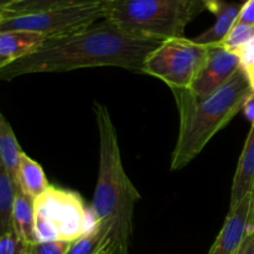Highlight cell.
Wrapping results in <instances>:
<instances>
[{"label": "cell", "mask_w": 254, "mask_h": 254, "mask_svg": "<svg viewBox=\"0 0 254 254\" xmlns=\"http://www.w3.org/2000/svg\"><path fill=\"white\" fill-rule=\"evenodd\" d=\"M22 254H34V253H32V252H31V250H30V246H29V247H27V250H26V251H25V252H24V253H22Z\"/></svg>", "instance_id": "29"}, {"label": "cell", "mask_w": 254, "mask_h": 254, "mask_svg": "<svg viewBox=\"0 0 254 254\" xmlns=\"http://www.w3.org/2000/svg\"><path fill=\"white\" fill-rule=\"evenodd\" d=\"M17 185L6 170L0 166V230L1 233L14 231L12 212L17 193Z\"/></svg>", "instance_id": "17"}, {"label": "cell", "mask_w": 254, "mask_h": 254, "mask_svg": "<svg viewBox=\"0 0 254 254\" xmlns=\"http://www.w3.org/2000/svg\"><path fill=\"white\" fill-rule=\"evenodd\" d=\"M161 42L103 19L74 34L46 40L34 54L0 68V78L11 81L25 74L93 67H118L143 73L145 59Z\"/></svg>", "instance_id": "1"}, {"label": "cell", "mask_w": 254, "mask_h": 254, "mask_svg": "<svg viewBox=\"0 0 254 254\" xmlns=\"http://www.w3.org/2000/svg\"><path fill=\"white\" fill-rule=\"evenodd\" d=\"M111 254H129V245L113 241V248H112Z\"/></svg>", "instance_id": "26"}, {"label": "cell", "mask_w": 254, "mask_h": 254, "mask_svg": "<svg viewBox=\"0 0 254 254\" xmlns=\"http://www.w3.org/2000/svg\"><path fill=\"white\" fill-rule=\"evenodd\" d=\"M24 154L16 135L11 128L10 122L5 118L4 114H0V159L1 166L9 173L12 180L17 185V174L21 156Z\"/></svg>", "instance_id": "16"}, {"label": "cell", "mask_w": 254, "mask_h": 254, "mask_svg": "<svg viewBox=\"0 0 254 254\" xmlns=\"http://www.w3.org/2000/svg\"><path fill=\"white\" fill-rule=\"evenodd\" d=\"M107 2L77 5L0 19V31H32L44 35L47 40L67 36L106 19Z\"/></svg>", "instance_id": "7"}, {"label": "cell", "mask_w": 254, "mask_h": 254, "mask_svg": "<svg viewBox=\"0 0 254 254\" xmlns=\"http://www.w3.org/2000/svg\"><path fill=\"white\" fill-rule=\"evenodd\" d=\"M50 186L51 185L47 181L42 166L29 155L22 154L17 174V188L27 196L36 200L49 190Z\"/></svg>", "instance_id": "15"}, {"label": "cell", "mask_w": 254, "mask_h": 254, "mask_svg": "<svg viewBox=\"0 0 254 254\" xmlns=\"http://www.w3.org/2000/svg\"><path fill=\"white\" fill-rule=\"evenodd\" d=\"M243 114H245L246 119L251 123V126L254 123V91L251 93V96L246 99L245 104H243Z\"/></svg>", "instance_id": "25"}, {"label": "cell", "mask_w": 254, "mask_h": 254, "mask_svg": "<svg viewBox=\"0 0 254 254\" xmlns=\"http://www.w3.org/2000/svg\"><path fill=\"white\" fill-rule=\"evenodd\" d=\"M210 0H109L106 19L128 31L165 41L183 37Z\"/></svg>", "instance_id": "4"}, {"label": "cell", "mask_w": 254, "mask_h": 254, "mask_svg": "<svg viewBox=\"0 0 254 254\" xmlns=\"http://www.w3.org/2000/svg\"><path fill=\"white\" fill-rule=\"evenodd\" d=\"M112 248H113V240H109L94 254H111Z\"/></svg>", "instance_id": "27"}, {"label": "cell", "mask_w": 254, "mask_h": 254, "mask_svg": "<svg viewBox=\"0 0 254 254\" xmlns=\"http://www.w3.org/2000/svg\"><path fill=\"white\" fill-rule=\"evenodd\" d=\"M254 40V25L252 24H237L233 26V29L228 32L227 36L218 42V46L223 47L225 50L237 54L238 51L251 44Z\"/></svg>", "instance_id": "19"}, {"label": "cell", "mask_w": 254, "mask_h": 254, "mask_svg": "<svg viewBox=\"0 0 254 254\" xmlns=\"http://www.w3.org/2000/svg\"><path fill=\"white\" fill-rule=\"evenodd\" d=\"M29 246L22 242L15 231L1 233L0 236V254H22Z\"/></svg>", "instance_id": "20"}, {"label": "cell", "mask_w": 254, "mask_h": 254, "mask_svg": "<svg viewBox=\"0 0 254 254\" xmlns=\"http://www.w3.org/2000/svg\"><path fill=\"white\" fill-rule=\"evenodd\" d=\"M107 1L109 0H0V19L22 16V15L61 9V7Z\"/></svg>", "instance_id": "13"}, {"label": "cell", "mask_w": 254, "mask_h": 254, "mask_svg": "<svg viewBox=\"0 0 254 254\" xmlns=\"http://www.w3.org/2000/svg\"><path fill=\"white\" fill-rule=\"evenodd\" d=\"M254 185V123L246 139L242 154L238 159L237 169L231 188L230 207L240 203L251 195Z\"/></svg>", "instance_id": "12"}, {"label": "cell", "mask_w": 254, "mask_h": 254, "mask_svg": "<svg viewBox=\"0 0 254 254\" xmlns=\"http://www.w3.org/2000/svg\"><path fill=\"white\" fill-rule=\"evenodd\" d=\"M237 55L241 59V66L245 69L254 91V40L247 46L243 47L241 51H238Z\"/></svg>", "instance_id": "22"}, {"label": "cell", "mask_w": 254, "mask_h": 254, "mask_svg": "<svg viewBox=\"0 0 254 254\" xmlns=\"http://www.w3.org/2000/svg\"><path fill=\"white\" fill-rule=\"evenodd\" d=\"M210 50L211 45H201L193 39H168L148 55L143 73L161 79L171 91L189 89L202 69Z\"/></svg>", "instance_id": "6"}, {"label": "cell", "mask_w": 254, "mask_h": 254, "mask_svg": "<svg viewBox=\"0 0 254 254\" xmlns=\"http://www.w3.org/2000/svg\"><path fill=\"white\" fill-rule=\"evenodd\" d=\"M12 226L17 237L31 246L37 243L35 230V200L17 189L12 212Z\"/></svg>", "instance_id": "14"}, {"label": "cell", "mask_w": 254, "mask_h": 254, "mask_svg": "<svg viewBox=\"0 0 254 254\" xmlns=\"http://www.w3.org/2000/svg\"><path fill=\"white\" fill-rule=\"evenodd\" d=\"M96 222L81 196L74 191L50 186L35 200L37 243L52 241L74 242L88 233Z\"/></svg>", "instance_id": "5"}, {"label": "cell", "mask_w": 254, "mask_h": 254, "mask_svg": "<svg viewBox=\"0 0 254 254\" xmlns=\"http://www.w3.org/2000/svg\"><path fill=\"white\" fill-rule=\"evenodd\" d=\"M237 22L254 25V0H248L242 5V10H241Z\"/></svg>", "instance_id": "23"}, {"label": "cell", "mask_w": 254, "mask_h": 254, "mask_svg": "<svg viewBox=\"0 0 254 254\" xmlns=\"http://www.w3.org/2000/svg\"><path fill=\"white\" fill-rule=\"evenodd\" d=\"M46 40L44 35L32 31H0V68L34 54Z\"/></svg>", "instance_id": "10"}, {"label": "cell", "mask_w": 254, "mask_h": 254, "mask_svg": "<svg viewBox=\"0 0 254 254\" xmlns=\"http://www.w3.org/2000/svg\"><path fill=\"white\" fill-rule=\"evenodd\" d=\"M252 197L247 196L240 203L230 207L225 223L208 254H237L250 230Z\"/></svg>", "instance_id": "9"}, {"label": "cell", "mask_w": 254, "mask_h": 254, "mask_svg": "<svg viewBox=\"0 0 254 254\" xmlns=\"http://www.w3.org/2000/svg\"><path fill=\"white\" fill-rule=\"evenodd\" d=\"M72 242L67 241H52V242H39L30 246L34 254H67Z\"/></svg>", "instance_id": "21"}, {"label": "cell", "mask_w": 254, "mask_h": 254, "mask_svg": "<svg viewBox=\"0 0 254 254\" xmlns=\"http://www.w3.org/2000/svg\"><path fill=\"white\" fill-rule=\"evenodd\" d=\"M251 197H252V210H251L250 228H252V230H254V185H253L252 192H251Z\"/></svg>", "instance_id": "28"}, {"label": "cell", "mask_w": 254, "mask_h": 254, "mask_svg": "<svg viewBox=\"0 0 254 254\" xmlns=\"http://www.w3.org/2000/svg\"><path fill=\"white\" fill-rule=\"evenodd\" d=\"M241 1H243V4H245V2L248 1V0H241Z\"/></svg>", "instance_id": "30"}, {"label": "cell", "mask_w": 254, "mask_h": 254, "mask_svg": "<svg viewBox=\"0 0 254 254\" xmlns=\"http://www.w3.org/2000/svg\"><path fill=\"white\" fill-rule=\"evenodd\" d=\"M109 240L112 236L96 223L88 233L72 242L67 254H94Z\"/></svg>", "instance_id": "18"}, {"label": "cell", "mask_w": 254, "mask_h": 254, "mask_svg": "<svg viewBox=\"0 0 254 254\" xmlns=\"http://www.w3.org/2000/svg\"><path fill=\"white\" fill-rule=\"evenodd\" d=\"M237 254H254V230L250 228Z\"/></svg>", "instance_id": "24"}, {"label": "cell", "mask_w": 254, "mask_h": 254, "mask_svg": "<svg viewBox=\"0 0 254 254\" xmlns=\"http://www.w3.org/2000/svg\"><path fill=\"white\" fill-rule=\"evenodd\" d=\"M99 135V171L91 212L94 222L112 236V240L129 245L135 203L140 193L124 170L118 134L109 111L94 103Z\"/></svg>", "instance_id": "3"}, {"label": "cell", "mask_w": 254, "mask_h": 254, "mask_svg": "<svg viewBox=\"0 0 254 254\" xmlns=\"http://www.w3.org/2000/svg\"><path fill=\"white\" fill-rule=\"evenodd\" d=\"M242 5L227 0H210L208 11L216 16L215 24L193 40L201 45H216L222 41L237 24Z\"/></svg>", "instance_id": "11"}, {"label": "cell", "mask_w": 254, "mask_h": 254, "mask_svg": "<svg viewBox=\"0 0 254 254\" xmlns=\"http://www.w3.org/2000/svg\"><path fill=\"white\" fill-rule=\"evenodd\" d=\"M179 112V134L170 169L181 170L190 164L208 141L242 111L253 92L242 66L215 93L197 97L190 89H173Z\"/></svg>", "instance_id": "2"}, {"label": "cell", "mask_w": 254, "mask_h": 254, "mask_svg": "<svg viewBox=\"0 0 254 254\" xmlns=\"http://www.w3.org/2000/svg\"><path fill=\"white\" fill-rule=\"evenodd\" d=\"M240 67L241 59L237 54L227 51L217 44L211 45L210 55L189 89L197 97L210 96L225 86Z\"/></svg>", "instance_id": "8"}]
</instances>
